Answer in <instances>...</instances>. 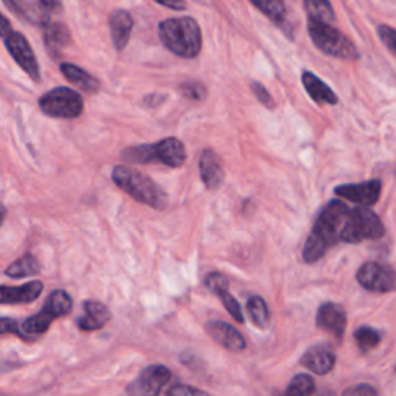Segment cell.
Returning <instances> with one entry per match:
<instances>
[{
  "label": "cell",
  "instance_id": "obj_1",
  "mask_svg": "<svg viewBox=\"0 0 396 396\" xmlns=\"http://www.w3.org/2000/svg\"><path fill=\"white\" fill-rule=\"evenodd\" d=\"M350 207L341 200H331L317 216L313 231L305 242L302 256L307 263H314L331 246L341 242V232L346 223Z\"/></svg>",
  "mask_w": 396,
  "mask_h": 396
},
{
  "label": "cell",
  "instance_id": "obj_2",
  "mask_svg": "<svg viewBox=\"0 0 396 396\" xmlns=\"http://www.w3.org/2000/svg\"><path fill=\"white\" fill-rule=\"evenodd\" d=\"M158 35L164 47L185 59H194L201 51V30L192 17H169L160 22Z\"/></svg>",
  "mask_w": 396,
  "mask_h": 396
},
{
  "label": "cell",
  "instance_id": "obj_3",
  "mask_svg": "<svg viewBox=\"0 0 396 396\" xmlns=\"http://www.w3.org/2000/svg\"><path fill=\"white\" fill-rule=\"evenodd\" d=\"M115 185L124 191L127 196L157 211H163L167 206V196L152 178L146 177L129 166H116L112 172Z\"/></svg>",
  "mask_w": 396,
  "mask_h": 396
},
{
  "label": "cell",
  "instance_id": "obj_4",
  "mask_svg": "<svg viewBox=\"0 0 396 396\" xmlns=\"http://www.w3.org/2000/svg\"><path fill=\"white\" fill-rule=\"evenodd\" d=\"M121 158L133 164L161 163L169 167H181L186 161V147L178 138H166L155 144L129 147L121 153Z\"/></svg>",
  "mask_w": 396,
  "mask_h": 396
},
{
  "label": "cell",
  "instance_id": "obj_5",
  "mask_svg": "<svg viewBox=\"0 0 396 396\" xmlns=\"http://www.w3.org/2000/svg\"><path fill=\"white\" fill-rule=\"evenodd\" d=\"M308 35L322 53L346 61H358L359 51L350 39L328 22L308 19Z\"/></svg>",
  "mask_w": 396,
  "mask_h": 396
},
{
  "label": "cell",
  "instance_id": "obj_6",
  "mask_svg": "<svg viewBox=\"0 0 396 396\" xmlns=\"http://www.w3.org/2000/svg\"><path fill=\"white\" fill-rule=\"evenodd\" d=\"M386 234L381 218L367 206L350 209L341 232V242L361 243L364 240H376Z\"/></svg>",
  "mask_w": 396,
  "mask_h": 396
},
{
  "label": "cell",
  "instance_id": "obj_7",
  "mask_svg": "<svg viewBox=\"0 0 396 396\" xmlns=\"http://www.w3.org/2000/svg\"><path fill=\"white\" fill-rule=\"evenodd\" d=\"M39 107L44 115L51 118L73 120L84 112V101L73 88L56 87L39 100Z\"/></svg>",
  "mask_w": 396,
  "mask_h": 396
},
{
  "label": "cell",
  "instance_id": "obj_8",
  "mask_svg": "<svg viewBox=\"0 0 396 396\" xmlns=\"http://www.w3.org/2000/svg\"><path fill=\"white\" fill-rule=\"evenodd\" d=\"M2 39L6 50L10 51V55L12 56V59L17 62V66L35 82H41V68H39V62L35 56V51L31 48L27 37L17 33L15 30H11L8 35L2 36Z\"/></svg>",
  "mask_w": 396,
  "mask_h": 396
},
{
  "label": "cell",
  "instance_id": "obj_9",
  "mask_svg": "<svg viewBox=\"0 0 396 396\" xmlns=\"http://www.w3.org/2000/svg\"><path fill=\"white\" fill-rule=\"evenodd\" d=\"M356 279L362 288L372 293H388L396 288V272L388 265L379 262L364 263Z\"/></svg>",
  "mask_w": 396,
  "mask_h": 396
},
{
  "label": "cell",
  "instance_id": "obj_10",
  "mask_svg": "<svg viewBox=\"0 0 396 396\" xmlns=\"http://www.w3.org/2000/svg\"><path fill=\"white\" fill-rule=\"evenodd\" d=\"M171 379L172 373L167 367L151 366L142 370L140 378L132 382L127 392L132 395H158Z\"/></svg>",
  "mask_w": 396,
  "mask_h": 396
},
{
  "label": "cell",
  "instance_id": "obj_11",
  "mask_svg": "<svg viewBox=\"0 0 396 396\" xmlns=\"http://www.w3.org/2000/svg\"><path fill=\"white\" fill-rule=\"evenodd\" d=\"M382 185L379 180H368L356 185H341L334 189L337 197L346 198L361 206H373L381 197Z\"/></svg>",
  "mask_w": 396,
  "mask_h": 396
},
{
  "label": "cell",
  "instance_id": "obj_12",
  "mask_svg": "<svg viewBox=\"0 0 396 396\" xmlns=\"http://www.w3.org/2000/svg\"><path fill=\"white\" fill-rule=\"evenodd\" d=\"M317 327L328 331L331 336H334L337 341L342 339L343 333H346L347 327V314L341 305L327 302L321 305L319 311L316 316Z\"/></svg>",
  "mask_w": 396,
  "mask_h": 396
},
{
  "label": "cell",
  "instance_id": "obj_13",
  "mask_svg": "<svg viewBox=\"0 0 396 396\" xmlns=\"http://www.w3.org/2000/svg\"><path fill=\"white\" fill-rule=\"evenodd\" d=\"M206 331L214 341L220 343L222 347H225L226 350H231V352H242L246 347V341L245 337L240 334V331L226 322L220 321L207 322Z\"/></svg>",
  "mask_w": 396,
  "mask_h": 396
},
{
  "label": "cell",
  "instance_id": "obj_14",
  "mask_svg": "<svg viewBox=\"0 0 396 396\" xmlns=\"http://www.w3.org/2000/svg\"><path fill=\"white\" fill-rule=\"evenodd\" d=\"M301 364L316 375H327L334 368L336 353L330 346H316L302 356Z\"/></svg>",
  "mask_w": 396,
  "mask_h": 396
},
{
  "label": "cell",
  "instance_id": "obj_15",
  "mask_svg": "<svg viewBox=\"0 0 396 396\" xmlns=\"http://www.w3.org/2000/svg\"><path fill=\"white\" fill-rule=\"evenodd\" d=\"M110 25V36L115 48L121 51L127 47L129 39H131L132 30H133V17L126 10H115L109 17Z\"/></svg>",
  "mask_w": 396,
  "mask_h": 396
},
{
  "label": "cell",
  "instance_id": "obj_16",
  "mask_svg": "<svg viewBox=\"0 0 396 396\" xmlns=\"http://www.w3.org/2000/svg\"><path fill=\"white\" fill-rule=\"evenodd\" d=\"M200 175L207 189H217L223 181L222 160L212 149H205L200 157Z\"/></svg>",
  "mask_w": 396,
  "mask_h": 396
},
{
  "label": "cell",
  "instance_id": "obj_17",
  "mask_svg": "<svg viewBox=\"0 0 396 396\" xmlns=\"http://www.w3.org/2000/svg\"><path fill=\"white\" fill-rule=\"evenodd\" d=\"M84 314L77 317V327L84 331H95L102 328L110 321V311L101 302L88 301L82 305Z\"/></svg>",
  "mask_w": 396,
  "mask_h": 396
},
{
  "label": "cell",
  "instance_id": "obj_18",
  "mask_svg": "<svg viewBox=\"0 0 396 396\" xmlns=\"http://www.w3.org/2000/svg\"><path fill=\"white\" fill-rule=\"evenodd\" d=\"M44 285L39 281H33L22 285V287H6L0 288V301L2 303H30L42 294Z\"/></svg>",
  "mask_w": 396,
  "mask_h": 396
},
{
  "label": "cell",
  "instance_id": "obj_19",
  "mask_svg": "<svg viewBox=\"0 0 396 396\" xmlns=\"http://www.w3.org/2000/svg\"><path fill=\"white\" fill-rule=\"evenodd\" d=\"M302 84L314 102L330 104V106L337 104V96L333 90H331L322 79H319L314 73H311V71H303Z\"/></svg>",
  "mask_w": 396,
  "mask_h": 396
},
{
  "label": "cell",
  "instance_id": "obj_20",
  "mask_svg": "<svg viewBox=\"0 0 396 396\" xmlns=\"http://www.w3.org/2000/svg\"><path fill=\"white\" fill-rule=\"evenodd\" d=\"M61 71L68 82L73 84L77 88H81L82 92L93 95L100 90V81L96 79L95 76L90 75L88 71L75 66V64L62 62Z\"/></svg>",
  "mask_w": 396,
  "mask_h": 396
},
{
  "label": "cell",
  "instance_id": "obj_21",
  "mask_svg": "<svg viewBox=\"0 0 396 396\" xmlns=\"http://www.w3.org/2000/svg\"><path fill=\"white\" fill-rule=\"evenodd\" d=\"M44 41H45V47H47L48 53H51L56 57V55L59 53L62 48H66L67 45H70L71 36H70L68 28L64 23L50 22L48 25H45Z\"/></svg>",
  "mask_w": 396,
  "mask_h": 396
},
{
  "label": "cell",
  "instance_id": "obj_22",
  "mask_svg": "<svg viewBox=\"0 0 396 396\" xmlns=\"http://www.w3.org/2000/svg\"><path fill=\"white\" fill-rule=\"evenodd\" d=\"M39 271H41V265H39L37 258L31 254H25L15 263H11L8 268L5 270V274L12 279H22L37 274Z\"/></svg>",
  "mask_w": 396,
  "mask_h": 396
},
{
  "label": "cell",
  "instance_id": "obj_23",
  "mask_svg": "<svg viewBox=\"0 0 396 396\" xmlns=\"http://www.w3.org/2000/svg\"><path fill=\"white\" fill-rule=\"evenodd\" d=\"M303 5L308 19H316V21L328 23H333L336 21V15L330 0H303Z\"/></svg>",
  "mask_w": 396,
  "mask_h": 396
},
{
  "label": "cell",
  "instance_id": "obj_24",
  "mask_svg": "<svg viewBox=\"0 0 396 396\" xmlns=\"http://www.w3.org/2000/svg\"><path fill=\"white\" fill-rule=\"evenodd\" d=\"M249 2L261 10L270 21L282 25L287 21V8L283 0H249Z\"/></svg>",
  "mask_w": 396,
  "mask_h": 396
},
{
  "label": "cell",
  "instance_id": "obj_25",
  "mask_svg": "<svg viewBox=\"0 0 396 396\" xmlns=\"http://www.w3.org/2000/svg\"><path fill=\"white\" fill-rule=\"evenodd\" d=\"M44 307L47 308L51 314H55V317L66 316L71 311L73 307V302H71V297L62 290H56L48 296L47 301H45Z\"/></svg>",
  "mask_w": 396,
  "mask_h": 396
},
{
  "label": "cell",
  "instance_id": "obj_26",
  "mask_svg": "<svg viewBox=\"0 0 396 396\" xmlns=\"http://www.w3.org/2000/svg\"><path fill=\"white\" fill-rule=\"evenodd\" d=\"M55 319V314H51L50 311L44 307L41 313L28 317V319L22 323V330L23 333L27 334H42L50 328L51 322Z\"/></svg>",
  "mask_w": 396,
  "mask_h": 396
},
{
  "label": "cell",
  "instance_id": "obj_27",
  "mask_svg": "<svg viewBox=\"0 0 396 396\" xmlns=\"http://www.w3.org/2000/svg\"><path fill=\"white\" fill-rule=\"evenodd\" d=\"M248 314L251 317V321L254 322L258 328H266L270 326V310L262 297L252 296L249 299Z\"/></svg>",
  "mask_w": 396,
  "mask_h": 396
},
{
  "label": "cell",
  "instance_id": "obj_28",
  "mask_svg": "<svg viewBox=\"0 0 396 396\" xmlns=\"http://www.w3.org/2000/svg\"><path fill=\"white\" fill-rule=\"evenodd\" d=\"M355 341L362 352H368L381 342V333L372 327H359L355 331Z\"/></svg>",
  "mask_w": 396,
  "mask_h": 396
},
{
  "label": "cell",
  "instance_id": "obj_29",
  "mask_svg": "<svg viewBox=\"0 0 396 396\" xmlns=\"http://www.w3.org/2000/svg\"><path fill=\"white\" fill-rule=\"evenodd\" d=\"M314 392H316L314 379L307 373L294 376L293 381L290 382L288 388L285 390L287 395H313Z\"/></svg>",
  "mask_w": 396,
  "mask_h": 396
},
{
  "label": "cell",
  "instance_id": "obj_30",
  "mask_svg": "<svg viewBox=\"0 0 396 396\" xmlns=\"http://www.w3.org/2000/svg\"><path fill=\"white\" fill-rule=\"evenodd\" d=\"M180 93L191 101H203L206 98V87L198 81H186L180 86Z\"/></svg>",
  "mask_w": 396,
  "mask_h": 396
},
{
  "label": "cell",
  "instance_id": "obj_31",
  "mask_svg": "<svg viewBox=\"0 0 396 396\" xmlns=\"http://www.w3.org/2000/svg\"><path fill=\"white\" fill-rule=\"evenodd\" d=\"M218 297H220V301H222V303L225 305V308L228 310V313L234 317V319H236L238 323H243L245 317H243L242 310H240L238 302L236 301V297H232L228 290L222 291V293L218 294Z\"/></svg>",
  "mask_w": 396,
  "mask_h": 396
},
{
  "label": "cell",
  "instance_id": "obj_32",
  "mask_svg": "<svg viewBox=\"0 0 396 396\" xmlns=\"http://www.w3.org/2000/svg\"><path fill=\"white\" fill-rule=\"evenodd\" d=\"M205 283H206L207 290H211L214 294L218 296L222 291L228 290L229 281H228V277L222 274V272H211V274H207Z\"/></svg>",
  "mask_w": 396,
  "mask_h": 396
},
{
  "label": "cell",
  "instance_id": "obj_33",
  "mask_svg": "<svg viewBox=\"0 0 396 396\" xmlns=\"http://www.w3.org/2000/svg\"><path fill=\"white\" fill-rule=\"evenodd\" d=\"M378 36L381 37V41L386 45L387 50L396 57V30L388 27V25H379Z\"/></svg>",
  "mask_w": 396,
  "mask_h": 396
},
{
  "label": "cell",
  "instance_id": "obj_34",
  "mask_svg": "<svg viewBox=\"0 0 396 396\" xmlns=\"http://www.w3.org/2000/svg\"><path fill=\"white\" fill-rule=\"evenodd\" d=\"M251 88H252V93L256 95V98L258 100V102H262L266 109H274L276 107V102L272 100V96L270 95L268 90H266L261 82H251Z\"/></svg>",
  "mask_w": 396,
  "mask_h": 396
},
{
  "label": "cell",
  "instance_id": "obj_35",
  "mask_svg": "<svg viewBox=\"0 0 396 396\" xmlns=\"http://www.w3.org/2000/svg\"><path fill=\"white\" fill-rule=\"evenodd\" d=\"M343 395H347V396H375V395H378V390H376V388L370 384H359V386L347 388V390L343 392Z\"/></svg>",
  "mask_w": 396,
  "mask_h": 396
},
{
  "label": "cell",
  "instance_id": "obj_36",
  "mask_svg": "<svg viewBox=\"0 0 396 396\" xmlns=\"http://www.w3.org/2000/svg\"><path fill=\"white\" fill-rule=\"evenodd\" d=\"M5 6H8V10L11 12H15L16 16H19L23 21L25 17V10H27V3L23 0H3Z\"/></svg>",
  "mask_w": 396,
  "mask_h": 396
},
{
  "label": "cell",
  "instance_id": "obj_37",
  "mask_svg": "<svg viewBox=\"0 0 396 396\" xmlns=\"http://www.w3.org/2000/svg\"><path fill=\"white\" fill-rule=\"evenodd\" d=\"M153 2H157L160 5L166 6V8H171V10H175V11L186 10V2H185V0H153Z\"/></svg>",
  "mask_w": 396,
  "mask_h": 396
},
{
  "label": "cell",
  "instance_id": "obj_38",
  "mask_svg": "<svg viewBox=\"0 0 396 396\" xmlns=\"http://www.w3.org/2000/svg\"><path fill=\"white\" fill-rule=\"evenodd\" d=\"M167 395H201L205 392L198 390V388H194V387H186V386H177V387H172L171 390L166 392Z\"/></svg>",
  "mask_w": 396,
  "mask_h": 396
},
{
  "label": "cell",
  "instance_id": "obj_39",
  "mask_svg": "<svg viewBox=\"0 0 396 396\" xmlns=\"http://www.w3.org/2000/svg\"><path fill=\"white\" fill-rule=\"evenodd\" d=\"M0 331H2V333H15V334H21V331H19V327H17L16 321L6 319V317H3L2 322H0Z\"/></svg>",
  "mask_w": 396,
  "mask_h": 396
},
{
  "label": "cell",
  "instance_id": "obj_40",
  "mask_svg": "<svg viewBox=\"0 0 396 396\" xmlns=\"http://www.w3.org/2000/svg\"><path fill=\"white\" fill-rule=\"evenodd\" d=\"M39 3H41L45 8V11H48V12H61L62 11L61 0H39Z\"/></svg>",
  "mask_w": 396,
  "mask_h": 396
},
{
  "label": "cell",
  "instance_id": "obj_41",
  "mask_svg": "<svg viewBox=\"0 0 396 396\" xmlns=\"http://www.w3.org/2000/svg\"><path fill=\"white\" fill-rule=\"evenodd\" d=\"M10 31H11V27H10L8 19L2 16V28H0V33H2V36H5V35H8Z\"/></svg>",
  "mask_w": 396,
  "mask_h": 396
}]
</instances>
